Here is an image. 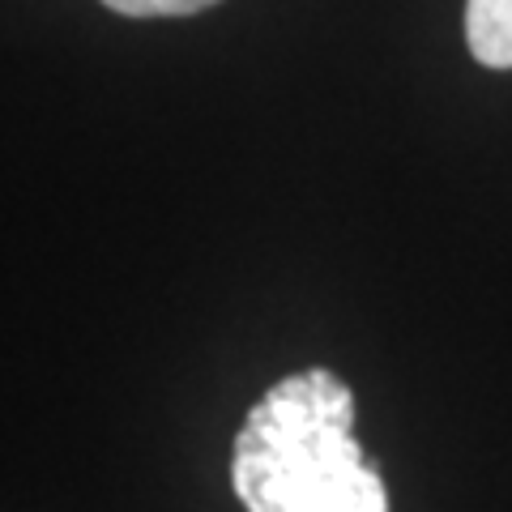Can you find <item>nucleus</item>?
<instances>
[{"mask_svg":"<svg viewBox=\"0 0 512 512\" xmlns=\"http://www.w3.org/2000/svg\"><path fill=\"white\" fill-rule=\"evenodd\" d=\"M466 39L478 64L512 69V0H466Z\"/></svg>","mask_w":512,"mask_h":512,"instance_id":"f03ea898","label":"nucleus"},{"mask_svg":"<svg viewBox=\"0 0 512 512\" xmlns=\"http://www.w3.org/2000/svg\"><path fill=\"white\" fill-rule=\"evenodd\" d=\"M103 5L124 18H184V13H201L218 0H103Z\"/></svg>","mask_w":512,"mask_h":512,"instance_id":"7ed1b4c3","label":"nucleus"},{"mask_svg":"<svg viewBox=\"0 0 512 512\" xmlns=\"http://www.w3.org/2000/svg\"><path fill=\"white\" fill-rule=\"evenodd\" d=\"M231 487L248 512H389V491L355 440V393L312 367L248 410L231 448Z\"/></svg>","mask_w":512,"mask_h":512,"instance_id":"f257e3e1","label":"nucleus"}]
</instances>
